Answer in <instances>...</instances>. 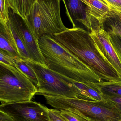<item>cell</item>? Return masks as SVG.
I'll use <instances>...</instances> for the list:
<instances>
[{
	"label": "cell",
	"mask_w": 121,
	"mask_h": 121,
	"mask_svg": "<svg viewBox=\"0 0 121 121\" xmlns=\"http://www.w3.org/2000/svg\"><path fill=\"white\" fill-rule=\"evenodd\" d=\"M50 35L103 81L121 82V77L99 52L89 32L76 27Z\"/></svg>",
	"instance_id": "6da1fadb"
},
{
	"label": "cell",
	"mask_w": 121,
	"mask_h": 121,
	"mask_svg": "<svg viewBox=\"0 0 121 121\" xmlns=\"http://www.w3.org/2000/svg\"><path fill=\"white\" fill-rule=\"evenodd\" d=\"M46 67L53 72L83 83H97L103 81L90 68L53 39L44 35L38 40Z\"/></svg>",
	"instance_id": "7a4b0ae2"
},
{
	"label": "cell",
	"mask_w": 121,
	"mask_h": 121,
	"mask_svg": "<svg viewBox=\"0 0 121 121\" xmlns=\"http://www.w3.org/2000/svg\"><path fill=\"white\" fill-rule=\"evenodd\" d=\"M48 104L59 110L75 113L88 121H121V111L106 100L98 101L44 96Z\"/></svg>",
	"instance_id": "3957f363"
},
{
	"label": "cell",
	"mask_w": 121,
	"mask_h": 121,
	"mask_svg": "<svg viewBox=\"0 0 121 121\" xmlns=\"http://www.w3.org/2000/svg\"><path fill=\"white\" fill-rule=\"evenodd\" d=\"M61 0H37L23 20L36 41L44 35L62 32L67 28L60 14Z\"/></svg>",
	"instance_id": "277c9868"
},
{
	"label": "cell",
	"mask_w": 121,
	"mask_h": 121,
	"mask_svg": "<svg viewBox=\"0 0 121 121\" xmlns=\"http://www.w3.org/2000/svg\"><path fill=\"white\" fill-rule=\"evenodd\" d=\"M37 89L16 67L0 62V102L1 104L32 100Z\"/></svg>",
	"instance_id": "5b68a950"
},
{
	"label": "cell",
	"mask_w": 121,
	"mask_h": 121,
	"mask_svg": "<svg viewBox=\"0 0 121 121\" xmlns=\"http://www.w3.org/2000/svg\"><path fill=\"white\" fill-rule=\"evenodd\" d=\"M27 60L35 73L38 80L36 95L77 99L73 80L32 60Z\"/></svg>",
	"instance_id": "8992f818"
},
{
	"label": "cell",
	"mask_w": 121,
	"mask_h": 121,
	"mask_svg": "<svg viewBox=\"0 0 121 121\" xmlns=\"http://www.w3.org/2000/svg\"><path fill=\"white\" fill-rule=\"evenodd\" d=\"M49 108L32 100L1 104L0 110L14 121H49Z\"/></svg>",
	"instance_id": "52a82bcc"
},
{
	"label": "cell",
	"mask_w": 121,
	"mask_h": 121,
	"mask_svg": "<svg viewBox=\"0 0 121 121\" xmlns=\"http://www.w3.org/2000/svg\"><path fill=\"white\" fill-rule=\"evenodd\" d=\"M89 33L102 56L121 78V60L111 43L109 33L105 30L103 25L95 26Z\"/></svg>",
	"instance_id": "ba28073f"
},
{
	"label": "cell",
	"mask_w": 121,
	"mask_h": 121,
	"mask_svg": "<svg viewBox=\"0 0 121 121\" xmlns=\"http://www.w3.org/2000/svg\"><path fill=\"white\" fill-rule=\"evenodd\" d=\"M9 21L24 43L32 60L46 67L38 42L28 29L23 19L19 16L11 15L9 14Z\"/></svg>",
	"instance_id": "9c48e42d"
},
{
	"label": "cell",
	"mask_w": 121,
	"mask_h": 121,
	"mask_svg": "<svg viewBox=\"0 0 121 121\" xmlns=\"http://www.w3.org/2000/svg\"><path fill=\"white\" fill-rule=\"evenodd\" d=\"M63 2L67 16L73 27H76L78 22L91 30L93 26L99 22L92 17L86 5L80 0H61Z\"/></svg>",
	"instance_id": "30bf717a"
},
{
	"label": "cell",
	"mask_w": 121,
	"mask_h": 121,
	"mask_svg": "<svg viewBox=\"0 0 121 121\" xmlns=\"http://www.w3.org/2000/svg\"><path fill=\"white\" fill-rule=\"evenodd\" d=\"M0 49L15 60L22 59L8 23L4 25L0 23Z\"/></svg>",
	"instance_id": "8fae6325"
},
{
	"label": "cell",
	"mask_w": 121,
	"mask_h": 121,
	"mask_svg": "<svg viewBox=\"0 0 121 121\" xmlns=\"http://www.w3.org/2000/svg\"><path fill=\"white\" fill-rule=\"evenodd\" d=\"M80 0L87 6L90 15L97 20L100 25H103L114 12L102 0Z\"/></svg>",
	"instance_id": "7c38bea8"
},
{
	"label": "cell",
	"mask_w": 121,
	"mask_h": 121,
	"mask_svg": "<svg viewBox=\"0 0 121 121\" xmlns=\"http://www.w3.org/2000/svg\"><path fill=\"white\" fill-rule=\"evenodd\" d=\"M91 85L104 96L121 97V82L102 81L97 83H91Z\"/></svg>",
	"instance_id": "4fadbf2b"
},
{
	"label": "cell",
	"mask_w": 121,
	"mask_h": 121,
	"mask_svg": "<svg viewBox=\"0 0 121 121\" xmlns=\"http://www.w3.org/2000/svg\"><path fill=\"white\" fill-rule=\"evenodd\" d=\"M9 8L14 13L24 20L28 15L31 8L30 0H8Z\"/></svg>",
	"instance_id": "5bb4252c"
},
{
	"label": "cell",
	"mask_w": 121,
	"mask_h": 121,
	"mask_svg": "<svg viewBox=\"0 0 121 121\" xmlns=\"http://www.w3.org/2000/svg\"><path fill=\"white\" fill-rule=\"evenodd\" d=\"M108 33H113L121 37V14L114 12L112 15L107 19L103 25Z\"/></svg>",
	"instance_id": "9a60e30c"
},
{
	"label": "cell",
	"mask_w": 121,
	"mask_h": 121,
	"mask_svg": "<svg viewBox=\"0 0 121 121\" xmlns=\"http://www.w3.org/2000/svg\"><path fill=\"white\" fill-rule=\"evenodd\" d=\"M16 67L23 73L37 88L38 82L37 76L33 69L28 62L27 60L22 59L18 60H16Z\"/></svg>",
	"instance_id": "2e32d148"
},
{
	"label": "cell",
	"mask_w": 121,
	"mask_h": 121,
	"mask_svg": "<svg viewBox=\"0 0 121 121\" xmlns=\"http://www.w3.org/2000/svg\"><path fill=\"white\" fill-rule=\"evenodd\" d=\"M8 0H0V23L6 25L9 21V8Z\"/></svg>",
	"instance_id": "e0dca14e"
},
{
	"label": "cell",
	"mask_w": 121,
	"mask_h": 121,
	"mask_svg": "<svg viewBox=\"0 0 121 121\" xmlns=\"http://www.w3.org/2000/svg\"><path fill=\"white\" fill-rule=\"evenodd\" d=\"M108 33L111 43L121 61V37L118 35Z\"/></svg>",
	"instance_id": "ac0fdd59"
},
{
	"label": "cell",
	"mask_w": 121,
	"mask_h": 121,
	"mask_svg": "<svg viewBox=\"0 0 121 121\" xmlns=\"http://www.w3.org/2000/svg\"><path fill=\"white\" fill-rule=\"evenodd\" d=\"M60 114L67 121H88L81 116L67 110H60Z\"/></svg>",
	"instance_id": "d6986e66"
},
{
	"label": "cell",
	"mask_w": 121,
	"mask_h": 121,
	"mask_svg": "<svg viewBox=\"0 0 121 121\" xmlns=\"http://www.w3.org/2000/svg\"><path fill=\"white\" fill-rule=\"evenodd\" d=\"M0 62L8 65L16 67V60L6 53L0 49Z\"/></svg>",
	"instance_id": "ffe728a7"
},
{
	"label": "cell",
	"mask_w": 121,
	"mask_h": 121,
	"mask_svg": "<svg viewBox=\"0 0 121 121\" xmlns=\"http://www.w3.org/2000/svg\"><path fill=\"white\" fill-rule=\"evenodd\" d=\"M113 11L121 14V0H102Z\"/></svg>",
	"instance_id": "44dd1931"
},
{
	"label": "cell",
	"mask_w": 121,
	"mask_h": 121,
	"mask_svg": "<svg viewBox=\"0 0 121 121\" xmlns=\"http://www.w3.org/2000/svg\"><path fill=\"white\" fill-rule=\"evenodd\" d=\"M49 121H67L60 114V110L56 109H49Z\"/></svg>",
	"instance_id": "7402d4cb"
},
{
	"label": "cell",
	"mask_w": 121,
	"mask_h": 121,
	"mask_svg": "<svg viewBox=\"0 0 121 121\" xmlns=\"http://www.w3.org/2000/svg\"><path fill=\"white\" fill-rule=\"evenodd\" d=\"M105 97L107 101L113 104L121 111V97Z\"/></svg>",
	"instance_id": "603a6c76"
},
{
	"label": "cell",
	"mask_w": 121,
	"mask_h": 121,
	"mask_svg": "<svg viewBox=\"0 0 121 121\" xmlns=\"http://www.w3.org/2000/svg\"><path fill=\"white\" fill-rule=\"evenodd\" d=\"M0 121H14L7 114L0 110Z\"/></svg>",
	"instance_id": "cb8c5ba5"
},
{
	"label": "cell",
	"mask_w": 121,
	"mask_h": 121,
	"mask_svg": "<svg viewBox=\"0 0 121 121\" xmlns=\"http://www.w3.org/2000/svg\"><path fill=\"white\" fill-rule=\"evenodd\" d=\"M37 0H30V8H32V6L34 5V4L35 3Z\"/></svg>",
	"instance_id": "d4e9b609"
}]
</instances>
